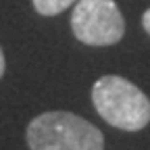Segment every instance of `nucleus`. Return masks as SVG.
Returning <instances> with one entry per match:
<instances>
[{"instance_id": "obj_1", "label": "nucleus", "mask_w": 150, "mask_h": 150, "mask_svg": "<svg viewBox=\"0 0 150 150\" xmlns=\"http://www.w3.org/2000/svg\"><path fill=\"white\" fill-rule=\"evenodd\" d=\"M29 150H104L102 131L67 110L38 115L27 125Z\"/></svg>"}, {"instance_id": "obj_5", "label": "nucleus", "mask_w": 150, "mask_h": 150, "mask_svg": "<svg viewBox=\"0 0 150 150\" xmlns=\"http://www.w3.org/2000/svg\"><path fill=\"white\" fill-rule=\"evenodd\" d=\"M142 25H144V29H146V33H150V8L144 13V17H142Z\"/></svg>"}, {"instance_id": "obj_2", "label": "nucleus", "mask_w": 150, "mask_h": 150, "mask_svg": "<svg viewBox=\"0 0 150 150\" xmlns=\"http://www.w3.org/2000/svg\"><path fill=\"white\" fill-rule=\"evenodd\" d=\"M92 102L108 125L123 131H140L150 121L148 96L121 75L100 77L92 88Z\"/></svg>"}, {"instance_id": "obj_3", "label": "nucleus", "mask_w": 150, "mask_h": 150, "mask_svg": "<svg viewBox=\"0 0 150 150\" xmlns=\"http://www.w3.org/2000/svg\"><path fill=\"white\" fill-rule=\"evenodd\" d=\"M71 29L88 46H110L123 38L125 21L115 0H77Z\"/></svg>"}, {"instance_id": "obj_6", "label": "nucleus", "mask_w": 150, "mask_h": 150, "mask_svg": "<svg viewBox=\"0 0 150 150\" xmlns=\"http://www.w3.org/2000/svg\"><path fill=\"white\" fill-rule=\"evenodd\" d=\"M4 75V54H2V48H0V77Z\"/></svg>"}, {"instance_id": "obj_4", "label": "nucleus", "mask_w": 150, "mask_h": 150, "mask_svg": "<svg viewBox=\"0 0 150 150\" xmlns=\"http://www.w3.org/2000/svg\"><path fill=\"white\" fill-rule=\"evenodd\" d=\"M33 8L44 15V17H52V15H59L65 8H69L71 4H75L77 0H31Z\"/></svg>"}]
</instances>
